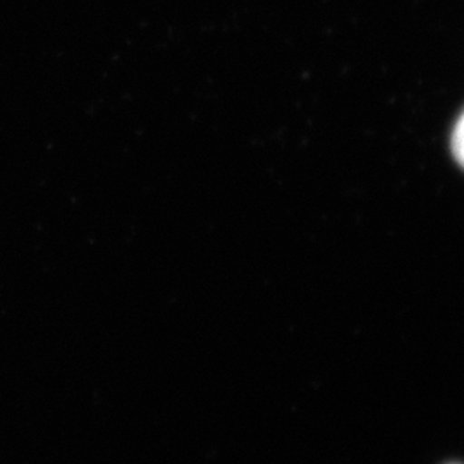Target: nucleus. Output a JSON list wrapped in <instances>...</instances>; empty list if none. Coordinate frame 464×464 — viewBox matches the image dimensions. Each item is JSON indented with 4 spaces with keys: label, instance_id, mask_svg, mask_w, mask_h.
I'll return each mask as SVG.
<instances>
[{
    "label": "nucleus",
    "instance_id": "f257e3e1",
    "mask_svg": "<svg viewBox=\"0 0 464 464\" xmlns=\"http://www.w3.org/2000/svg\"><path fill=\"white\" fill-rule=\"evenodd\" d=\"M450 150L456 159V162L464 169V111L463 114L458 119L452 136H450Z\"/></svg>",
    "mask_w": 464,
    "mask_h": 464
}]
</instances>
